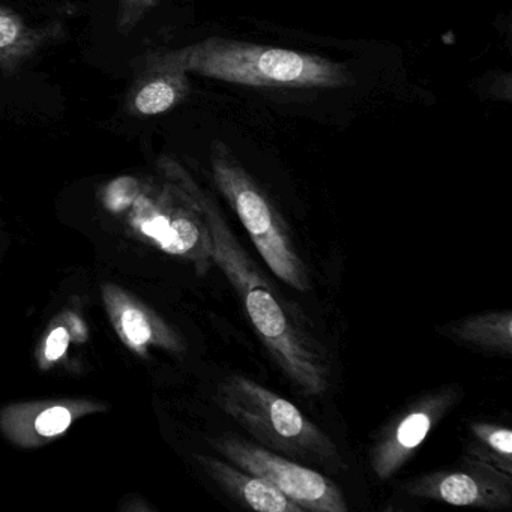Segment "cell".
Returning a JSON list of instances; mask_svg holds the SVG:
<instances>
[{
    "mask_svg": "<svg viewBox=\"0 0 512 512\" xmlns=\"http://www.w3.org/2000/svg\"><path fill=\"white\" fill-rule=\"evenodd\" d=\"M199 199L212 236L214 265L226 275L260 343L290 385L304 397H320L331 388L328 352L308 329L296 308L272 286L236 238L214 197L200 185Z\"/></svg>",
    "mask_w": 512,
    "mask_h": 512,
    "instance_id": "obj_1",
    "label": "cell"
},
{
    "mask_svg": "<svg viewBox=\"0 0 512 512\" xmlns=\"http://www.w3.org/2000/svg\"><path fill=\"white\" fill-rule=\"evenodd\" d=\"M140 71L181 70L187 74L263 89H338L352 82L341 62L283 49L211 37L179 49H160L133 61Z\"/></svg>",
    "mask_w": 512,
    "mask_h": 512,
    "instance_id": "obj_2",
    "label": "cell"
},
{
    "mask_svg": "<svg viewBox=\"0 0 512 512\" xmlns=\"http://www.w3.org/2000/svg\"><path fill=\"white\" fill-rule=\"evenodd\" d=\"M160 181L142 184L130 223L164 253L181 257L205 275L214 266L212 236L199 199L200 185L173 157L158 160Z\"/></svg>",
    "mask_w": 512,
    "mask_h": 512,
    "instance_id": "obj_3",
    "label": "cell"
},
{
    "mask_svg": "<svg viewBox=\"0 0 512 512\" xmlns=\"http://www.w3.org/2000/svg\"><path fill=\"white\" fill-rule=\"evenodd\" d=\"M217 401L263 448L328 469L341 466L334 440L292 401L257 380L232 374L218 386Z\"/></svg>",
    "mask_w": 512,
    "mask_h": 512,
    "instance_id": "obj_4",
    "label": "cell"
},
{
    "mask_svg": "<svg viewBox=\"0 0 512 512\" xmlns=\"http://www.w3.org/2000/svg\"><path fill=\"white\" fill-rule=\"evenodd\" d=\"M211 170L215 187L238 215L269 271L292 289L308 292L310 272L286 220L265 188L226 143L215 142L211 146Z\"/></svg>",
    "mask_w": 512,
    "mask_h": 512,
    "instance_id": "obj_5",
    "label": "cell"
},
{
    "mask_svg": "<svg viewBox=\"0 0 512 512\" xmlns=\"http://www.w3.org/2000/svg\"><path fill=\"white\" fill-rule=\"evenodd\" d=\"M227 461L271 482L304 511L347 512L346 496L331 479L292 458L263 448L239 434H223L212 440Z\"/></svg>",
    "mask_w": 512,
    "mask_h": 512,
    "instance_id": "obj_6",
    "label": "cell"
},
{
    "mask_svg": "<svg viewBox=\"0 0 512 512\" xmlns=\"http://www.w3.org/2000/svg\"><path fill=\"white\" fill-rule=\"evenodd\" d=\"M458 385H445L410 401L395 413L377 434L368 452L371 470L377 478L394 476L418 451L433 428L460 400Z\"/></svg>",
    "mask_w": 512,
    "mask_h": 512,
    "instance_id": "obj_7",
    "label": "cell"
},
{
    "mask_svg": "<svg viewBox=\"0 0 512 512\" xmlns=\"http://www.w3.org/2000/svg\"><path fill=\"white\" fill-rule=\"evenodd\" d=\"M403 490L416 499L434 500L454 506L508 509L512 505V475L464 452L452 469L416 476Z\"/></svg>",
    "mask_w": 512,
    "mask_h": 512,
    "instance_id": "obj_8",
    "label": "cell"
},
{
    "mask_svg": "<svg viewBox=\"0 0 512 512\" xmlns=\"http://www.w3.org/2000/svg\"><path fill=\"white\" fill-rule=\"evenodd\" d=\"M103 293L113 326L131 350L145 355L151 346L164 347L173 352L184 349L181 338L170 326L124 290L106 286Z\"/></svg>",
    "mask_w": 512,
    "mask_h": 512,
    "instance_id": "obj_9",
    "label": "cell"
},
{
    "mask_svg": "<svg viewBox=\"0 0 512 512\" xmlns=\"http://www.w3.org/2000/svg\"><path fill=\"white\" fill-rule=\"evenodd\" d=\"M64 23L34 25L10 8L0 7V76H16L44 50L65 37Z\"/></svg>",
    "mask_w": 512,
    "mask_h": 512,
    "instance_id": "obj_10",
    "label": "cell"
},
{
    "mask_svg": "<svg viewBox=\"0 0 512 512\" xmlns=\"http://www.w3.org/2000/svg\"><path fill=\"white\" fill-rule=\"evenodd\" d=\"M209 476L245 508L259 512H304V508L262 476L253 475L230 461L208 455L197 457Z\"/></svg>",
    "mask_w": 512,
    "mask_h": 512,
    "instance_id": "obj_11",
    "label": "cell"
},
{
    "mask_svg": "<svg viewBox=\"0 0 512 512\" xmlns=\"http://www.w3.org/2000/svg\"><path fill=\"white\" fill-rule=\"evenodd\" d=\"M190 94V74L185 71H140L125 100V113L133 118H154L182 106Z\"/></svg>",
    "mask_w": 512,
    "mask_h": 512,
    "instance_id": "obj_12",
    "label": "cell"
},
{
    "mask_svg": "<svg viewBox=\"0 0 512 512\" xmlns=\"http://www.w3.org/2000/svg\"><path fill=\"white\" fill-rule=\"evenodd\" d=\"M440 334L455 343L494 355L511 356V310L485 311L443 326Z\"/></svg>",
    "mask_w": 512,
    "mask_h": 512,
    "instance_id": "obj_13",
    "label": "cell"
},
{
    "mask_svg": "<svg viewBox=\"0 0 512 512\" xmlns=\"http://www.w3.org/2000/svg\"><path fill=\"white\" fill-rule=\"evenodd\" d=\"M469 430L472 442L464 452L512 475L511 428L493 422L476 421L470 424Z\"/></svg>",
    "mask_w": 512,
    "mask_h": 512,
    "instance_id": "obj_14",
    "label": "cell"
},
{
    "mask_svg": "<svg viewBox=\"0 0 512 512\" xmlns=\"http://www.w3.org/2000/svg\"><path fill=\"white\" fill-rule=\"evenodd\" d=\"M158 0H118L116 31L119 35H130L140 23L157 7Z\"/></svg>",
    "mask_w": 512,
    "mask_h": 512,
    "instance_id": "obj_15",
    "label": "cell"
},
{
    "mask_svg": "<svg viewBox=\"0 0 512 512\" xmlns=\"http://www.w3.org/2000/svg\"><path fill=\"white\" fill-rule=\"evenodd\" d=\"M73 419L74 410L71 407L56 404L38 413L34 421V430L38 436L50 439L65 433L73 424Z\"/></svg>",
    "mask_w": 512,
    "mask_h": 512,
    "instance_id": "obj_16",
    "label": "cell"
},
{
    "mask_svg": "<svg viewBox=\"0 0 512 512\" xmlns=\"http://www.w3.org/2000/svg\"><path fill=\"white\" fill-rule=\"evenodd\" d=\"M142 190V182L134 178H121L113 181L104 193V203L112 212H122L133 205Z\"/></svg>",
    "mask_w": 512,
    "mask_h": 512,
    "instance_id": "obj_17",
    "label": "cell"
},
{
    "mask_svg": "<svg viewBox=\"0 0 512 512\" xmlns=\"http://www.w3.org/2000/svg\"><path fill=\"white\" fill-rule=\"evenodd\" d=\"M70 340L71 334L67 325L55 326L44 341L43 353H41L43 367L59 361L67 353Z\"/></svg>",
    "mask_w": 512,
    "mask_h": 512,
    "instance_id": "obj_18",
    "label": "cell"
},
{
    "mask_svg": "<svg viewBox=\"0 0 512 512\" xmlns=\"http://www.w3.org/2000/svg\"><path fill=\"white\" fill-rule=\"evenodd\" d=\"M65 323H67L68 329H70L71 337L76 338L77 341H85L88 334H86V326L76 314L67 313L65 314Z\"/></svg>",
    "mask_w": 512,
    "mask_h": 512,
    "instance_id": "obj_19",
    "label": "cell"
}]
</instances>
